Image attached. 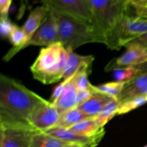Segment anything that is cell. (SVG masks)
I'll return each instance as SVG.
<instances>
[{"label": "cell", "mask_w": 147, "mask_h": 147, "mask_svg": "<svg viewBox=\"0 0 147 147\" xmlns=\"http://www.w3.org/2000/svg\"><path fill=\"white\" fill-rule=\"evenodd\" d=\"M45 100L14 78L0 75L1 126L34 129L30 125V116L34 109Z\"/></svg>", "instance_id": "cell-1"}, {"label": "cell", "mask_w": 147, "mask_h": 147, "mask_svg": "<svg viewBox=\"0 0 147 147\" xmlns=\"http://www.w3.org/2000/svg\"><path fill=\"white\" fill-rule=\"evenodd\" d=\"M67 57V50L60 42L43 47L30 67L33 78L45 85L60 81L63 78Z\"/></svg>", "instance_id": "cell-2"}, {"label": "cell", "mask_w": 147, "mask_h": 147, "mask_svg": "<svg viewBox=\"0 0 147 147\" xmlns=\"http://www.w3.org/2000/svg\"><path fill=\"white\" fill-rule=\"evenodd\" d=\"M53 13L57 20L59 42L65 49L74 50L89 43L105 45V40L92 23L72 16Z\"/></svg>", "instance_id": "cell-3"}, {"label": "cell", "mask_w": 147, "mask_h": 147, "mask_svg": "<svg viewBox=\"0 0 147 147\" xmlns=\"http://www.w3.org/2000/svg\"><path fill=\"white\" fill-rule=\"evenodd\" d=\"M92 11L93 25L109 47L116 27L130 5L125 0H86Z\"/></svg>", "instance_id": "cell-4"}, {"label": "cell", "mask_w": 147, "mask_h": 147, "mask_svg": "<svg viewBox=\"0 0 147 147\" xmlns=\"http://www.w3.org/2000/svg\"><path fill=\"white\" fill-rule=\"evenodd\" d=\"M130 5V4H129ZM147 32V19L131 14L130 8L116 27L109 48L120 50L126 44Z\"/></svg>", "instance_id": "cell-5"}, {"label": "cell", "mask_w": 147, "mask_h": 147, "mask_svg": "<svg viewBox=\"0 0 147 147\" xmlns=\"http://www.w3.org/2000/svg\"><path fill=\"white\" fill-rule=\"evenodd\" d=\"M49 11L66 14L93 23L92 11L86 0H40Z\"/></svg>", "instance_id": "cell-6"}, {"label": "cell", "mask_w": 147, "mask_h": 147, "mask_svg": "<svg viewBox=\"0 0 147 147\" xmlns=\"http://www.w3.org/2000/svg\"><path fill=\"white\" fill-rule=\"evenodd\" d=\"M126 51L121 56L111 60L105 67V71H114L121 67L136 66L147 62V47L134 42L125 46Z\"/></svg>", "instance_id": "cell-7"}, {"label": "cell", "mask_w": 147, "mask_h": 147, "mask_svg": "<svg viewBox=\"0 0 147 147\" xmlns=\"http://www.w3.org/2000/svg\"><path fill=\"white\" fill-rule=\"evenodd\" d=\"M59 42L58 27L54 14L49 11L48 14L43 20L31 38L20 48V52L30 46H47Z\"/></svg>", "instance_id": "cell-8"}, {"label": "cell", "mask_w": 147, "mask_h": 147, "mask_svg": "<svg viewBox=\"0 0 147 147\" xmlns=\"http://www.w3.org/2000/svg\"><path fill=\"white\" fill-rule=\"evenodd\" d=\"M60 114L55 106L46 100L39 104L32 113L30 123L32 127L40 131H46L54 128L58 122Z\"/></svg>", "instance_id": "cell-9"}, {"label": "cell", "mask_w": 147, "mask_h": 147, "mask_svg": "<svg viewBox=\"0 0 147 147\" xmlns=\"http://www.w3.org/2000/svg\"><path fill=\"white\" fill-rule=\"evenodd\" d=\"M36 129L0 125V147H30Z\"/></svg>", "instance_id": "cell-10"}, {"label": "cell", "mask_w": 147, "mask_h": 147, "mask_svg": "<svg viewBox=\"0 0 147 147\" xmlns=\"http://www.w3.org/2000/svg\"><path fill=\"white\" fill-rule=\"evenodd\" d=\"M45 133L67 143L77 144L82 147H96L101 142L106 131L103 130L96 136H86L73 133L67 129L54 127L45 131Z\"/></svg>", "instance_id": "cell-11"}, {"label": "cell", "mask_w": 147, "mask_h": 147, "mask_svg": "<svg viewBox=\"0 0 147 147\" xmlns=\"http://www.w3.org/2000/svg\"><path fill=\"white\" fill-rule=\"evenodd\" d=\"M147 95V73H141L136 78L125 84L121 93L117 97L122 104L127 100Z\"/></svg>", "instance_id": "cell-12"}, {"label": "cell", "mask_w": 147, "mask_h": 147, "mask_svg": "<svg viewBox=\"0 0 147 147\" xmlns=\"http://www.w3.org/2000/svg\"><path fill=\"white\" fill-rule=\"evenodd\" d=\"M113 99H115L114 98L109 95L97 91L93 93V96L88 100L77 106V108L90 117L96 119L104 109L105 106Z\"/></svg>", "instance_id": "cell-13"}, {"label": "cell", "mask_w": 147, "mask_h": 147, "mask_svg": "<svg viewBox=\"0 0 147 147\" xmlns=\"http://www.w3.org/2000/svg\"><path fill=\"white\" fill-rule=\"evenodd\" d=\"M48 13L49 9L44 5L38 6L30 11L27 20L22 27L27 36V41L40 27Z\"/></svg>", "instance_id": "cell-14"}, {"label": "cell", "mask_w": 147, "mask_h": 147, "mask_svg": "<svg viewBox=\"0 0 147 147\" xmlns=\"http://www.w3.org/2000/svg\"><path fill=\"white\" fill-rule=\"evenodd\" d=\"M74 78V76H73ZM73 78L69 82L68 85L66 87L65 90L63 94L60 96L54 103V106L58 111L59 113L62 115L63 113L77 107V96L78 90L74 83Z\"/></svg>", "instance_id": "cell-15"}, {"label": "cell", "mask_w": 147, "mask_h": 147, "mask_svg": "<svg viewBox=\"0 0 147 147\" xmlns=\"http://www.w3.org/2000/svg\"><path fill=\"white\" fill-rule=\"evenodd\" d=\"M68 52L67 64L63 75V80L72 78L86 63H93L94 57L93 55H80L74 52L73 49H67Z\"/></svg>", "instance_id": "cell-16"}, {"label": "cell", "mask_w": 147, "mask_h": 147, "mask_svg": "<svg viewBox=\"0 0 147 147\" xmlns=\"http://www.w3.org/2000/svg\"><path fill=\"white\" fill-rule=\"evenodd\" d=\"M92 119L93 118L88 116L76 107L60 115V119L55 127L69 129L80 122Z\"/></svg>", "instance_id": "cell-17"}, {"label": "cell", "mask_w": 147, "mask_h": 147, "mask_svg": "<svg viewBox=\"0 0 147 147\" xmlns=\"http://www.w3.org/2000/svg\"><path fill=\"white\" fill-rule=\"evenodd\" d=\"M70 144L43 131H37L33 136L30 147H65Z\"/></svg>", "instance_id": "cell-18"}, {"label": "cell", "mask_w": 147, "mask_h": 147, "mask_svg": "<svg viewBox=\"0 0 147 147\" xmlns=\"http://www.w3.org/2000/svg\"><path fill=\"white\" fill-rule=\"evenodd\" d=\"M67 129L75 134L86 136H96L100 133L102 131L105 130L104 128H100L96 122V119L84 121Z\"/></svg>", "instance_id": "cell-19"}, {"label": "cell", "mask_w": 147, "mask_h": 147, "mask_svg": "<svg viewBox=\"0 0 147 147\" xmlns=\"http://www.w3.org/2000/svg\"><path fill=\"white\" fill-rule=\"evenodd\" d=\"M120 105V103L118 101L117 99L115 98L105 106L100 114L96 118V122L100 128H104L105 125L109 121L111 120L116 115H117Z\"/></svg>", "instance_id": "cell-20"}, {"label": "cell", "mask_w": 147, "mask_h": 147, "mask_svg": "<svg viewBox=\"0 0 147 147\" xmlns=\"http://www.w3.org/2000/svg\"><path fill=\"white\" fill-rule=\"evenodd\" d=\"M126 83L119 81H112L103 83L100 86H96L98 91L107 94L114 98H117L124 88Z\"/></svg>", "instance_id": "cell-21"}, {"label": "cell", "mask_w": 147, "mask_h": 147, "mask_svg": "<svg viewBox=\"0 0 147 147\" xmlns=\"http://www.w3.org/2000/svg\"><path fill=\"white\" fill-rule=\"evenodd\" d=\"M140 73V70L136 68L134 66H130L115 70L113 71V78L116 79V81L127 83Z\"/></svg>", "instance_id": "cell-22"}, {"label": "cell", "mask_w": 147, "mask_h": 147, "mask_svg": "<svg viewBox=\"0 0 147 147\" xmlns=\"http://www.w3.org/2000/svg\"><path fill=\"white\" fill-rule=\"evenodd\" d=\"M146 103H147L146 96H139V97L131 99V100H127V101L124 102L120 105L117 115L120 116V115L126 114V113L141 107Z\"/></svg>", "instance_id": "cell-23"}, {"label": "cell", "mask_w": 147, "mask_h": 147, "mask_svg": "<svg viewBox=\"0 0 147 147\" xmlns=\"http://www.w3.org/2000/svg\"><path fill=\"white\" fill-rule=\"evenodd\" d=\"M129 4L134 15L147 19V0H138L132 1Z\"/></svg>", "instance_id": "cell-24"}, {"label": "cell", "mask_w": 147, "mask_h": 147, "mask_svg": "<svg viewBox=\"0 0 147 147\" xmlns=\"http://www.w3.org/2000/svg\"><path fill=\"white\" fill-rule=\"evenodd\" d=\"M14 23L11 22L8 17H1L0 18V32L4 38H9L13 28L14 27Z\"/></svg>", "instance_id": "cell-25"}, {"label": "cell", "mask_w": 147, "mask_h": 147, "mask_svg": "<svg viewBox=\"0 0 147 147\" xmlns=\"http://www.w3.org/2000/svg\"><path fill=\"white\" fill-rule=\"evenodd\" d=\"M98 90H78L77 96V104L78 106H80L82 103L86 102L88 100L93 93L97 92Z\"/></svg>", "instance_id": "cell-26"}, {"label": "cell", "mask_w": 147, "mask_h": 147, "mask_svg": "<svg viewBox=\"0 0 147 147\" xmlns=\"http://www.w3.org/2000/svg\"><path fill=\"white\" fill-rule=\"evenodd\" d=\"M12 0H0V14L1 17H8V13Z\"/></svg>", "instance_id": "cell-27"}, {"label": "cell", "mask_w": 147, "mask_h": 147, "mask_svg": "<svg viewBox=\"0 0 147 147\" xmlns=\"http://www.w3.org/2000/svg\"><path fill=\"white\" fill-rule=\"evenodd\" d=\"M131 42H134L139 43V44H141L142 45L147 47V32L142 34V36H140V37H138L136 40H133Z\"/></svg>", "instance_id": "cell-28"}, {"label": "cell", "mask_w": 147, "mask_h": 147, "mask_svg": "<svg viewBox=\"0 0 147 147\" xmlns=\"http://www.w3.org/2000/svg\"><path fill=\"white\" fill-rule=\"evenodd\" d=\"M134 67L137 68L139 70H140L141 73H147V62L144 63V64L134 66Z\"/></svg>", "instance_id": "cell-29"}, {"label": "cell", "mask_w": 147, "mask_h": 147, "mask_svg": "<svg viewBox=\"0 0 147 147\" xmlns=\"http://www.w3.org/2000/svg\"><path fill=\"white\" fill-rule=\"evenodd\" d=\"M65 147H82V146H79V145H77V144H71L68 145V146H67Z\"/></svg>", "instance_id": "cell-30"}, {"label": "cell", "mask_w": 147, "mask_h": 147, "mask_svg": "<svg viewBox=\"0 0 147 147\" xmlns=\"http://www.w3.org/2000/svg\"><path fill=\"white\" fill-rule=\"evenodd\" d=\"M126 1H127V2L129 3H131L132 2V1H138V0H125Z\"/></svg>", "instance_id": "cell-31"}, {"label": "cell", "mask_w": 147, "mask_h": 147, "mask_svg": "<svg viewBox=\"0 0 147 147\" xmlns=\"http://www.w3.org/2000/svg\"><path fill=\"white\" fill-rule=\"evenodd\" d=\"M144 147H147V144H146V145H145V146H144Z\"/></svg>", "instance_id": "cell-32"}, {"label": "cell", "mask_w": 147, "mask_h": 147, "mask_svg": "<svg viewBox=\"0 0 147 147\" xmlns=\"http://www.w3.org/2000/svg\"><path fill=\"white\" fill-rule=\"evenodd\" d=\"M146 99H147V95H146Z\"/></svg>", "instance_id": "cell-33"}]
</instances>
